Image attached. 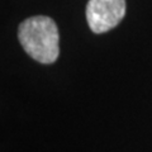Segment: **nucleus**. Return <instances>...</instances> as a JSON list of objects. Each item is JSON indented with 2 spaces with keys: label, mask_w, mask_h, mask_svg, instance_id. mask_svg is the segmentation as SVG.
<instances>
[{
  "label": "nucleus",
  "mask_w": 152,
  "mask_h": 152,
  "mask_svg": "<svg viewBox=\"0 0 152 152\" xmlns=\"http://www.w3.org/2000/svg\"><path fill=\"white\" fill-rule=\"evenodd\" d=\"M18 38L24 51L41 64H52L58 58V29L53 19L43 15L31 17L20 23Z\"/></svg>",
  "instance_id": "1"
},
{
  "label": "nucleus",
  "mask_w": 152,
  "mask_h": 152,
  "mask_svg": "<svg viewBox=\"0 0 152 152\" xmlns=\"http://www.w3.org/2000/svg\"><path fill=\"white\" fill-rule=\"evenodd\" d=\"M126 14V0H89L86 19L94 33L100 34L113 29Z\"/></svg>",
  "instance_id": "2"
}]
</instances>
